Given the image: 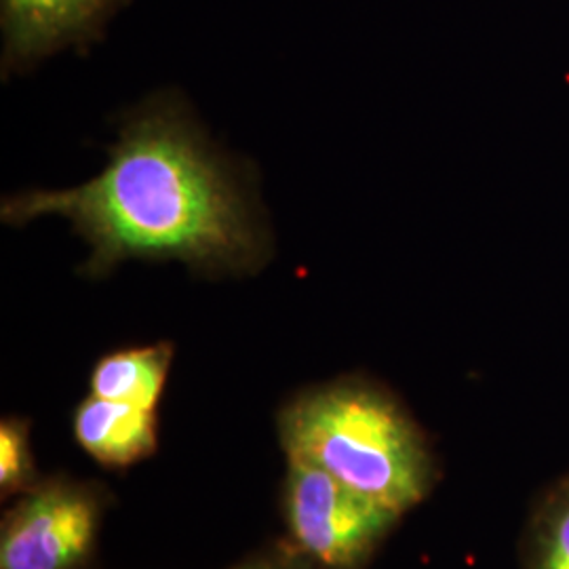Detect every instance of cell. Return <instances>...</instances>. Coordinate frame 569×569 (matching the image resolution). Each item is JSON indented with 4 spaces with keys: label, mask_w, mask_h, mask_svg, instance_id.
<instances>
[{
    "label": "cell",
    "mask_w": 569,
    "mask_h": 569,
    "mask_svg": "<svg viewBox=\"0 0 569 569\" xmlns=\"http://www.w3.org/2000/svg\"><path fill=\"white\" fill-rule=\"evenodd\" d=\"M171 342L133 346L103 355L91 369V395L157 411L173 363Z\"/></svg>",
    "instance_id": "cell-7"
},
{
    "label": "cell",
    "mask_w": 569,
    "mask_h": 569,
    "mask_svg": "<svg viewBox=\"0 0 569 569\" xmlns=\"http://www.w3.org/2000/svg\"><path fill=\"white\" fill-rule=\"evenodd\" d=\"M234 569H319L315 563H310L300 552H274V555H264L249 559L243 566Z\"/></svg>",
    "instance_id": "cell-10"
},
{
    "label": "cell",
    "mask_w": 569,
    "mask_h": 569,
    "mask_svg": "<svg viewBox=\"0 0 569 569\" xmlns=\"http://www.w3.org/2000/svg\"><path fill=\"white\" fill-rule=\"evenodd\" d=\"M287 456L399 512L416 509L439 479L427 432L387 387L345 376L296 395L279 411Z\"/></svg>",
    "instance_id": "cell-2"
},
{
    "label": "cell",
    "mask_w": 569,
    "mask_h": 569,
    "mask_svg": "<svg viewBox=\"0 0 569 569\" xmlns=\"http://www.w3.org/2000/svg\"><path fill=\"white\" fill-rule=\"evenodd\" d=\"M72 430L77 443L103 467H131L159 446L157 411L96 395L74 409Z\"/></svg>",
    "instance_id": "cell-6"
},
{
    "label": "cell",
    "mask_w": 569,
    "mask_h": 569,
    "mask_svg": "<svg viewBox=\"0 0 569 569\" xmlns=\"http://www.w3.org/2000/svg\"><path fill=\"white\" fill-rule=\"evenodd\" d=\"M39 472L30 449V422L2 418L0 422V491L2 496L37 488Z\"/></svg>",
    "instance_id": "cell-9"
},
{
    "label": "cell",
    "mask_w": 569,
    "mask_h": 569,
    "mask_svg": "<svg viewBox=\"0 0 569 569\" xmlns=\"http://www.w3.org/2000/svg\"><path fill=\"white\" fill-rule=\"evenodd\" d=\"M283 515L296 550L319 569L366 568L401 519L293 456H287Z\"/></svg>",
    "instance_id": "cell-3"
},
{
    "label": "cell",
    "mask_w": 569,
    "mask_h": 569,
    "mask_svg": "<svg viewBox=\"0 0 569 569\" xmlns=\"http://www.w3.org/2000/svg\"><path fill=\"white\" fill-rule=\"evenodd\" d=\"M41 216L66 218L91 247L79 270L89 279L127 260H178L207 277L247 274L270 249L241 180L173 96L127 117L110 161L91 182L30 190L0 204L4 224Z\"/></svg>",
    "instance_id": "cell-1"
},
{
    "label": "cell",
    "mask_w": 569,
    "mask_h": 569,
    "mask_svg": "<svg viewBox=\"0 0 569 569\" xmlns=\"http://www.w3.org/2000/svg\"><path fill=\"white\" fill-rule=\"evenodd\" d=\"M129 0H0L2 77L23 72L61 49L100 41Z\"/></svg>",
    "instance_id": "cell-5"
},
{
    "label": "cell",
    "mask_w": 569,
    "mask_h": 569,
    "mask_svg": "<svg viewBox=\"0 0 569 569\" xmlns=\"http://www.w3.org/2000/svg\"><path fill=\"white\" fill-rule=\"evenodd\" d=\"M519 557L521 569H569V470L531 505Z\"/></svg>",
    "instance_id": "cell-8"
},
{
    "label": "cell",
    "mask_w": 569,
    "mask_h": 569,
    "mask_svg": "<svg viewBox=\"0 0 569 569\" xmlns=\"http://www.w3.org/2000/svg\"><path fill=\"white\" fill-rule=\"evenodd\" d=\"M102 500L66 479L41 481L4 515L0 569H79L96 549Z\"/></svg>",
    "instance_id": "cell-4"
}]
</instances>
